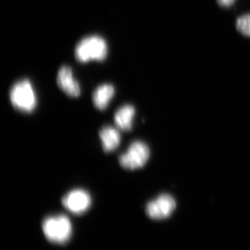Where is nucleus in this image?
Instances as JSON below:
<instances>
[{"instance_id": "nucleus-1", "label": "nucleus", "mask_w": 250, "mask_h": 250, "mask_svg": "<svg viewBox=\"0 0 250 250\" xmlns=\"http://www.w3.org/2000/svg\"><path fill=\"white\" fill-rule=\"evenodd\" d=\"M10 100L18 111L32 113L37 106V97L30 81L23 80L16 82L10 91Z\"/></svg>"}, {"instance_id": "nucleus-2", "label": "nucleus", "mask_w": 250, "mask_h": 250, "mask_svg": "<svg viewBox=\"0 0 250 250\" xmlns=\"http://www.w3.org/2000/svg\"><path fill=\"white\" fill-rule=\"evenodd\" d=\"M108 48L106 41L98 36L84 38L77 44L75 57L81 62L95 60L102 62L107 56Z\"/></svg>"}, {"instance_id": "nucleus-3", "label": "nucleus", "mask_w": 250, "mask_h": 250, "mask_svg": "<svg viewBox=\"0 0 250 250\" xmlns=\"http://www.w3.org/2000/svg\"><path fill=\"white\" fill-rule=\"evenodd\" d=\"M42 228L46 238L52 243L64 244L71 237V222L65 215L46 218L42 223Z\"/></svg>"}, {"instance_id": "nucleus-4", "label": "nucleus", "mask_w": 250, "mask_h": 250, "mask_svg": "<svg viewBox=\"0 0 250 250\" xmlns=\"http://www.w3.org/2000/svg\"><path fill=\"white\" fill-rule=\"evenodd\" d=\"M149 147L142 141H134L130 145L127 151L119 157L120 165L126 170L141 168L149 160Z\"/></svg>"}, {"instance_id": "nucleus-5", "label": "nucleus", "mask_w": 250, "mask_h": 250, "mask_svg": "<svg viewBox=\"0 0 250 250\" xmlns=\"http://www.w3.org/2000/svg\"><path fill=\"white\" fill-rule=\"evenodd\" d=\"M89 192L83 189H74L62 198V204L67 210L75 215L83 214L91 205Z\"/></svg>"}, {"instance_id": "nucleus-6", "label": "nucleus", "mask_w": 250, "mask_h": 250, "mask_svg": "<svg viewBox=\"0 0 250 250\" xmlns=\"http://www.w3.org/2000/svg\"><path fill=\"white\" fill-rule=\"evenodd\" d=\"M175 208L176 202L173 197L167 194H163L153 201L149 202L146 210L149 218L162 220L170 216Z\"/></svg>"}, {"instance_id": "nucleus-7", "label": "nucleus", "mask_w": 250, "mask_h": 250, "mask_svg": "<svg viewBox=\"0 0 250 250\" xmlns=\"http://www.w3.org/2000/svg\"><path fill=\"white\" fill-rule=\"evenodd\" d=\"M57 84L66 95L71 98H78L81 94L80 83L73 76L71 68L68 66L61 67L57 74Z\"/></svg>"}, {"instance_id": "nucleus-8", "label": "nucleus", "mask_w": 250, "mask_h": 250, "mask_svg": "<svg viewBox=\"0 0 250 250\" xmlns=\"http://www.w3.org/2000/svg\"><path fill=\"white\" fill-rule=\"evenodd\" d=\"M100 137L105 152H111L119 147L121 136L116 128L105 126L100 131Z\"/></svg>"}, {"instance_id": "nucleus-9", "label": "nucleus", "mask_w": 250, "mask_h": 250, "mask_svg": "<svg viewBox=\"0 0 250 250\" xmlns=\"http://www.w3.org/2000/svg\"><path fill=\"white\" fill-rule=\"evenodd\" d=\"M136 113L134 106L125 104L117 110L114 115V121L120 129L129 131L132 129L133 121Z\"/></svg>"}, {"instance_id": "nucleus-10", "label": "nucleus", "mask_w": 250, "mask_h": 250, "mask_svg": "<svg viewBox=\"0 0 250 250\" xmlns=\"http://www.w3.org/2000/svg\"><path fill=\"white\" fill-rule=\"evenodd\" d=\"M115 95L113 85L104 83L98 86L93 94V102L95 107L100 111H104L108 107Z\"/></svg>"}, {"instance_id": "nucleus-11", "label": "nucleus", "mask_w": 250, "mask_h": 250, "mask_svg": "<svg viewBox=\"0 0 250 250\" xmlns=\"http://www.w3.org/2000/svg\"><path fill=\"white\" fill-rule=\"evenodd\" d=\"M236 28L243 35L250 37V14L243 15L236 21Z\"/></svg>"}, {"instance_id": "nucleus-12", "label": "nucleus", "mask_w": 250, "mask_h": 250, "mask_svg": "<svg viewBox=\"0 0 250 250\" xmlns=\"http://www.w3.org/2000/svg\"><path fill=\"white\" fill-rule=\"evenodd\" d=\"M218 4L223 7H229L234 3L236 0H217Z\"/></svg>"}]
</instances>
